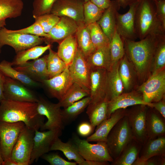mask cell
<instances>
[{"mask_svg":"<svg viewBox=\"0 0 165 165\" xmlns=\"http://www.w3.org/2000/svg\"><path fill=\"white\" fill-rule=\"evenodd\" d=\"M164 33L151 34L138 41L122 38L125 54L133 65L141 82L151 75L155 50L160 37Z\"/></svg>","mask_w":165,"mask_h":165,"instance_id":"1","label":"cell"},{"mask_svg":"<svg viewBox=\"0 0 165 165\" xmlns=\"http://www.w3.org/2000/svg\"><path fill=\"white\" fill-rule=\"evenodd\" d=\"M37 103L4 99L0 102V121L22 122L29 129L38 130L44 123L45 116L37 110Z\"/></svg>","mask_w":165,"mask_h":165,"instance_id":"2","label":"cell"},{"mask_svg":"<svg viewBox=\"0 0 165 165\" xmlns=\"http://www.w3.org/2000/svg\"><path fill=\"white\" fill-rule=\"evenodd\" d=\"M135 28L140 40L151 34L165 31L157 18L156 9L148 0L139 2L135 14Z\"/></svg>","mask_w":165,"mask_h":165,"instance_id":"3","label":"cell"},{"mask_svg":"<svg viewBox=\"0 0 165 165\" xmlns=\"http://www.w3.org/2000/svg\"><path fill=\"white\" fill-rule=\"evenodd\" d=\"M133 139L127 118L125 116L120 119L109 133L106 143L111 156L114 160Z\"/></svg>","mask_w":165,"mask_h":165,"instance_id":"4","label":"cell"},{"mask_svg":"<svg viewBox=\"0 0 165 165\" xmlns=\"http://www.w3.org/2000/svg\"><path fill=\"white\" fill-rule=\"evenodd\" d=\"M45 41V38L37 35L12 32L5 26L0 31V53L5 45L13 47L16 53L38 46Z\"/></svg>","mask_w":165,"mask_h":165,"instance_id":"5","label":"cell"},{"mask_svg":"<svg viewBox=\"0 0 165 165\" xmlns=\"http://www.w3.org/2000/svg\"><path fill=\"white\" fill-rule=\"evenodd\" d=\"M148 106L138 105L127 109L125 116L127 117L133 139L142 145L148 139L146 116Z\"/></svg>","mask_w":165,"mask_h":165,"instance_id":"6","label":"cell"},{"mask_svg":"<svg viewBox=\"0 0 165 165\" xmlns=\"http://www.w3.org/2000/svg\"><path fill=\"white\" fill-rule=\"evenodd\" d=\"M72 140L76 145L79 154L85 160L111 163L113 161L106 142L98 141L96 144H91L86 140L80 138L75 134L73 135Z\"/></svg>","mask_w":165,"mask_h":165,"instance_id":"7","label":"cell"},{"mask_svg":"<svg viewBox=\"0 0 165 165\" xmlns=\"http://www.w3.org/2000/svg\"><path fill=\"white\" fill-rule=\"evenodd\" d=\"M25 126L22 122L0 121V154L3 161L10 158L13 149Z\"/></svg>","mask_w":165,"mask_h":165,"instance_id":"8","label":"cell"},{"mask_svg":"<svg viewBox=\"0 0 165 165\" xmlns=\"http://www.w3.org/2000/svg\"><path fill=\"white\" fill-rule=\"evenodd\" d=\"M144 101L150 104L165 97V71L163 69L148 78L138 87Z\"/></svg>","mask_w":165,"mask_h":165,"instance_id":"9","label":"cell"},{"mask_svg":"<svg viewBox=\"0 0 165 165\" xmlns=\"http://www.w3.org/2000/svg\"><path fill=\"white\" fill-rule=\"evenodd\" d=\"M37 103V110L38 113L45 116L47 121L40 128L41 131L46 130H62L64 128L61 107L58 104L52 103L39 97Z\"/></svg>","mask_w":165,"mask_h":165,"instance_id":"10","label":"cell"},{"mask_svg":"<svg viewBox=\"0 0 165 165\" xmlns=\"http://www.w3.org/2000/svg\"><path fill=\"white\" fill-rule=\"evenodd\" d=\"M35 133L34 131L25 126L13 149L10 158L20 165H29Z\"/></svg>","mask_w":165,"mask_h":165,"instance_id":"11","label":"cell"},{"mask_svg":"<svg viewBox=\"0 0 165 165\" xmlns=\"http://www.w3.org/2000/svg\"><path fill=\"white\" fill-rule=\"evenodd\" d=\"M61 133L62 130H60L35 131L29 165L32 164L35 161H37L43 155L51 151L52 145L61 135Z\"/></svg>","mask_w":165,"mask_h":165,"instance_id":"12","label":"cell"},{"mask_svg":"<svg viewBox=\"0 0 165 165\" xmlns=\"http://www.w3.org/2000/svg\"><path fill=\"white\" fill-rule=\"evenodd\" d=\"M138 1L134 2L130 5L126 13H116V30L122 38L134 40L138 38L135 28V14Z\"/></svg>","mask_w":165,"mask_h":165,"instance_id":"13","label":"cell"},{"mask_svg":"<svg viewBox=\"0 0 165 165\" xmlns=\"http://www.w3.org/2000/svg\"><path fill=\"white\" fill-rule=\"evenodd\" d=\"M74 82L68 66L61 73L53 78L44 79L41 82L49 95L61 101Z\"/></svg>","mask_w":165,"mask_h":165,"instance_id":"14","label":"cell"},{"mask_svg":"<svg viewBox=\"0 0 165 165\" xmlns=\"http://www.w3.org/2000/svg\"><path fill=\"white\" fill-rule=\"evenodd\" d=\"M3 94L6 99L33 103L38 101L39 97L22 83L6 76Z\"/></svg>","mask_w":165,"mask_h":165,"instance_id":"15","label":"cell"},{"mask_svg":"<svg viewBox=\"0 0 165 165\" xmlns=\"http://www.w3.org/2000/svg\"><path fill=\"white\" fill-rule=\"evenodd\" d=\"M84 2L82 0H56L50 13L59 17H70L79 24L83 22Z\"/></svg>","mask_w":165,"mask_h":165,"instance_id":"16","label":"cell"},{"mask_svg":"<svg viewBox=\"0 0 165 165\" xmlns=\"http://www.w3.org/2000/svg\"><path fill=\"white\" fill-rule=\"evenodd\" d=\"M68 69L74 82L90 90L91 69L78 47Z\"/></svg>","mask_w":165,"mask_h":165,"instance_id":"17","label":"cell"},{"mask_svg":"<svg viewBox=\"0 0 165 165\" xmlns=\"http://www.w3.org/2000/svg\"><path fill=\"white\" fill-rule=\"evenodd\" d=\"M107 72L103 68L91 69L90 104H97L106 99Z\"/></svg>","mask_w":165,"mask_h":165,"instance_id":"18","label":"cell"},{"mask_svg":"<svg viewBox=\"0 0 165 165\" xmlns=\"http://www.w3.org/2000/svg\"><path fill=\"white\" fill-rule=\"evenodd\" d=\"M138 105H143L152 107V103L145 102L141 94L138 90H132L123 93L120 95L108 101L107 118L117 109L127 108L128 107Z\"/></svg>","mask_w":165,"mask_h":165,"instance_id":"19","label":"cell"},{"mask_svg":"<svg viewBox=\"0 0 165 165\" xmlns=\"http://www.w3.org/2000/svg\"><path fill=\"white\" fill-rule=\"evenodd\" d=\"M47 55L14 68L33 80L39 82L49 79L47 68Z\"/></svg>","mask_w":165,"mask_h":165,"instance_id":"20","label":"cell"},{"mask_svg":"<svg viewBox=\"0 0 165 165\" xmlns=\"http://www.w3.org/2000/svg\"><path fill=\"white\" fill-rule=\"evenodd\" d=\"M57 23L48 33L49 42H57L59 44L68 36L75 34L78 27L77 23L72 19L66 16L60 17Z\"/></svg>","mask_w":165,"mask_h":165,"instance_id":"21","label":"cell"},{"mask_svg":"<svg viewBox=\"0 0 165 165\" xmlns=\"http://www.w3.org/2000/svg\"><path fill=\"white\" fill-rule=\"evenodd\" d=\"M126 108L117 109L112 113L110 117L102 121L97 126L94 133L86 139L90 141H106L107 137L117 123L125 116Z\"/></svg>","mask_w":165,"mask_h":165,"instance_id":"22","label":"cell"},{"mask_svg":"<svg viewBox=\"0 0 165 165\" xmlns=\"http://www.w3.org/2000/svg\"><path fill=\"white\" fill-rule=\"evenodd\" d=\"M146 123L148 138L165 135V118L154 108L148 106Z\"/></svg>","mask_w":165,"mask_h":165,"instance_id":"23","label":"cell"},{"mask_svg":"<svg viewBox=\"0 0 165 165\" xmlns=\"http://www.w3.org/2000/svg\"><path fill=\"white\" fill-rule=\"evenodd\" d=\"M156 155L165 156V135L148 138L142 145L138 157L135 161H145Z\"/></svg>","mask_w":165,"mask_h":165,"instance_id":"24","label":"cell"},{"mask_svg":"<svg viewBox=\"0 0 165 165\" xmlns=\"http://www.w3.org/2000/svg\"><path fill=\"white\" fill-rule=\"evenodd\" d=\"M86 61L91 69L103 68L109 71L112 68L109 46L95 49Z\"/></svg>","mask_w":165,"mask_h":165,"instance_id":"25","label":"cell"},{"mask_svg":"<svg viewBox=\"0 0 165 165\" xmlns=\"http://www.w3.org/2000/svg\"><path fill=\"white\" fill-rule=\"evenodd\" d=\"M118 7L116 2H111L110 6L105 9L101 17L97 22L110 41L116 29V13Z\"/></svg>","mask_w":165,"mask_h":165,"instance_id":"26","label":"cell"},{"mask_svg":"<svg viewBox=\"0 0 165 165\" xmlns=\"http://www.w3.org/2000/svg\"><path fill=\"white\" fill-rule=\"evenodd\" d=\"M118 72L122 81L123 89L129 92L138 79L135 70L125 54L119 62Z\"/></svg>","mask_w":165,"mask_h":165,"instance_id":"27","label":"cell"},{"mask_svg":"<svg viewBox=\"0 0 165 165\" xmlns=\"http://www.w3.org/2000/svg\"><path fill=\"white\" fill-rule=\"evenodd\" d=\"M119 61L107 72L106 99L109 101L123 93V86L118 72Z\"/></svg>","mask_w":165,"mask_h":165,"instance_id":"28","label":"cell"},{"mask_svg":"<svg viewBox=\"0 0 165 165\" xmlns=\"http://www.w3.org/2000/svg\"><path fill=\"white\" fill-rule=\"evenodd\" d=\"M142 145L133 139L119 155L111 162V165H132L138 157Z\"/></svg>","mask_w":165,"mask_h":165,"instance_id":"29","label":"cell"},{"mask_svg":"<svg viewBox=\"0 0 165 165\" xmlns=\"http://www.w3.org/2000/svg\"><path fill=\"white\" fill-rule=\"evenodd\" d=\"M0 71L5 76L17 80L25 86L38 87L41 84L35 81L26 75L12 67L11 62L4 60L0 63Z\"/></svg>","mask_w":165,"mask_h":165,"instance_id":"30","label":"cell"},{"mask_svg":"<svg viewBox=\"0 0 165 165\" xmlns=\"http://www.w3.org/2000/svg\"><path fill=\"white\" fill-rule=\"evenodd\" d=\"M50 150L61 151L69 160H74L79 165H81L85 160L79 154L76 145L72 140L64 143L59 137L52 145Z\"/></svg>","mask_w":165,"mask_h":165,"instance_id":"31","label":"cell"},{"mask_svg":"<svg viewBox=\"0 0 165 165\" xmlns=\"http://www.w3.org/2000/svg\"><path fill=\"white\" fill-rule=\"evenodd\" d=\"M78 47L75 34L68 36L59 43L57 53L67 66L72 63Z\"/></svg>","mask_w":165,"mask_h":165,"instance_id":"32","label":"cell"},{"mask_svg":"<svg viewBox=\"0 0 165 165\" xmlns=\"http://www.w3.org/2000/svg\"><path fill=\"white\" fill-rule=\"evenodd\" d=\"M78 24V27L75 34L78 47L86 60L95 48L92 44L87 25L84 22Z\"/></svg>","mask_w":165,"mask_h":165,"instance_id":"33","label":"cell"},{"mask_svg":"<svg viewBox=\"0 0 165 165\" xmlns=\"http://www.w3.org/2000/svg\"><path fill=\"white\" fill-rule=\"evenodd\" d=\"M90 95L89 89L74 82L58 103L61 107L65 108L85 97L89 96Z\"/></svg>","mask_w":165,"mask_h":165,"instance_id":"34","label":"cell"},{"mask_svg":"<svg viewBox=\"0 0 165 165\" xmlns=\"http://www.w3.org/2000/svg\"><path fill=\"white\" fill-rule=\"evenodd\" d=\"M24 7L22 0H0V21L20 16Z\"/></svg>","mask_w":165,"mask_h":165,"instance_id":"35","label":"cell"},{"mask_svg":"<svg viewBox=\"0 0 165 165\" xmlns=\"http://www.w3.org/2000/svg\"><path fill=\"white\" fill-rule=\"evenodd\" d=\"M108 101L106 99L95 104H90L87 107L86 113L90 123L94 128L107 118Z\"/></svg>","mask_w":165,"mask_h":165,"instance_id":"36","label":"cell"},{"mask_svg":"<svg viewBox=\"0 0 165 165\" xmlns=\"http://www.w3.org/2000/svg\"><path fill=\"white\" fill-rule=\"evenodd\" d=\"M51 46L50 44L45 46H37L17 53L11 62L12 66L21 65L30 60L38 58L49 50Z\"/></svg>","mask_w":165,"mask_h":165,"instance_id":"37","label":"cell"},{"mask_svg":"<svg viewBox=\"0 0 165 165\" xmlns=\"http://www.w3.org/2000/svg\"><path fill=\"white\" fill-rule=\"evenodd\" d=\"M90 101V96L85 97L61 110L64 124L72 121L87 107Z\"/></svg>","mask_w":165,"mask_h":165,"instance_id":"38","label":"cell"},{"mask_svg":"<svg viewBox=\"0 0 165 165\" xmlns=\"http://www.w3.org/2000/svg\"><path fill=\"white\" fill-rule=\"evenodd\" d=\"M165 66V35L164 33L160 37L155 50L150 75H154L164 69Z\"/></svg>","mask_w":165,"mask_h":165,"instance_id":"39","label":"cell"},{"mask_svg":"<svg viewBox=\"0 0 165 165\" xmlns=\"http://www.w3.org/2000/svg\"><path fill=\"white\" fill-rule=\"evenodd\" d=\"M47 55V68L49 78H53L62 72L66 68L65 62L58 56L57 52L50 48Z\"/></svg>","mask_w":165,"mask_h":165,"instance_id":"40","label":"cell"},{"mask_svg":"<svg viewBox=\"0 0 165 165\" xmlns=\"http://www.w3.org/2000/svg\"><path fill=\"white\" fill-rule=\"evenodd\" d=\"M109 48L112 67L120 61L125 54L123 40L116 29L110 41Z\"/></svg>","mask_w":165,"mask_h":165,"instance_id":"41","label":"cell"},{"mask_svg":"<svg viewBox=\"0 0 165 165\" xmlns=\"http://www.w3.org/2000/svg\"><path fill=\"white\" fill-rule=\"evenodd\" d=\"M91 40L95 49L109 46L110 40L97 22L87 25Z\"/></svg>","mask_w":165,"mask_h":165,"instance_id":"42","label":"cell"},{"mask_svg":"<svg viewBox=\"0 0 165 165\" xmlns=\"http://www.w3.org/2000/svg\"><path fill=\"white\" fill-rule=\"evenodd\" d=\"M105 9L101 8L90 0L84 2L83 22L88 25L97 22L101 18Z\"/></svg>","mask_w":165,"mask_h":165,"instance_id":"43","label":"cell"},{"mask_svg":"<svg viewBox=\"0 0 165 165\" xmlns=\"http://www.w3.org/2000/svg\"><path fill=\"white\" fill-rule=\"evenodd\" d=\"M60 17L51 13L46 14L34 18L35 22L39 24L44 32L48 34L57 23Z\"/></svg>","mask_w":165,"mask_h":165,"instance_id":"44","label":"cell"},{"mask_svg":"<svg viewBox=\"0 0 165 165\" xmlns=\"http://www.w3.org/2000/svg\"><path fill=\"white\" fill-rule=\"evenodd\" d=\"M56 0H34L32 4V14L34 18L50 13Z\"/></svg>","mask_w":165,"mask_h":165,"instance_id":"45","label":"cell"},{"mask_svg":"<svg viewBox=\"0 0 165 165\" xmlns=\"http://www.w3.org/2000/svg\"><path fill=\"white\" fill-rule=\"evenodd\" d=\"M12 32H18L25 34L37 35L45 38V41L48 40L50 38L49 35L45 33L41 26L35 22L29 26L17 30H10Z\"/></svg>","mask_w":165,"mask_h":165,"instance_id":"46","label":"cell"},{"mask_svg":"<svg viewBox=\"0 0 165 165\" xmlns=\"http://www.w3.org/2000/svg\"><path fill=\"white\" fill-rule=\"evenodd\" d=\"M41 157L48 162L51 165H76V162L67 161L56 153H46Z\"/></svg>","mask_w":165,"mask_h":165,"instance_id":"47","label":"cell"},{"mask_svg":"<svg viewBox=\"0 0 165 165\" xmlns=\"http://www.w3.org/2000/svg\"><path fill=\"white\" fill-rule=\"evenodd\" d=\"M156 14L157 18L163 28L165 30V1L164 0L156 1Z\"/></svg>","mask_w":165,"mask_h":165,"instance_id":"48","label":"cell"},{"mask_svg":"<svg viewBox=\"0 0 165 165\" xmlns=\"http://www.w3.org/2000/svg\"><path fill=\"white\" fill-rule=\"evenodd\" d=\"M165 156L156 155L144 161H135L132 165H165Z\"/></svg>","mask_w":165,"mask_h":165,"instance_id":"49","label":"cell"},{"mask_svg":"<svg viewBox=\"0 0 165 165\" xmlns=\"http://www.w3.org/2000/svg\"><path fill=\"white\" fill-rule=\"evenodd\" d=\"M90 123L83 122L80 123L77 128V132L81 136H88L93 132L95 129Z\"/></svg>","mask_w":165,"mask_h":165,"instance_id":"50","label":"cell"},{"mask_svg":"<svg viewBox=\"0 0 165 165\" xmlns=\"http://www.w3.org/2000/svg\"><path fill=\"white\" fill-rule=\"evenodd\" d=\"M152 108H154L165 118V97L158 101L152 103Z\"/></svg>","mask_w":165,"mask_h":165,"instance_id":"51","label":"cell"},{"mask_svg":"<svg viewBox=\"0 0 165 165\" xmlns=\"http://www.w3.org/2000/svg\"><path fill=\"white\" fill-rule=\"evenodd\" d=\"M90 1L99 7L105 9L110 6V0H90Z\"/></svg>","mask_w":165,"mask_h":165,"instance_id":"52","label":"cell"},{"mask_svg":"<svg viewBox=\"0 0 165 165\" xmlns=\"http://www.w3.org/2000/svg\"><path fill=\"white\" fill-rule=\"evenodd\" d=\"M5 78L6 76L0 71V102L5 99L3 91Z\"/></svg>","mask_w":165,"mask_h":165,"instance_id":"53","label":"cell"},{"mask_svg":"<svg viewBox=\"0 0 165 165\" xmlns=\"http://www.w3.org/2000/svg\"><path fill=\"white\" fill-rule=\"evenodd\" d=\"M109 162H99L94 161L84 160L81 165H108Z\"/></svg>","mask_w":165,"mask_h":165,"instance_id":"54","label":"cell"},{"mask_svg":"<svg viewBox=\"0 0 165 165\" xmlns=\"http://www.w3.org/2000/svg\"><path fill=\"white\" fill-rule=\"evenodd\" d=\"M2 165H20V164L11 158L3 161Z\"/></svg>","mask_w":165,"mask_h":165,"instance_id":"55","label":"cell"},{"mask_svg":"<svg viewBox=\"0 0 165 165\" xmlns=\"http://www.w3.org/2000/svg\"><path fill=\"white\" fill-rule=\"evenodd\" d=\"M6 25V20L0 21V31L1 28Z\"/></svg>","mask_w":165,"mask_h":165,"instance_id":"56","label":"cell"},{"mask_svg":"<svg viewBox=\"0 0 165 165\" xmlns=\"http://www.w3.org/2000/svg\"><path fill=\"white\" fill-rule=\"evenodd\" d=\"M3 162V160L0 154V165H2V163Z\"/></svg>","mask_w":165,"mask_h":165,"instance_id":"57","label":"cell"},{"mask_svg":"<svg viewBox=\"0 0 165 165\" xmlns=\"http://www.w3.org/2000/svg\"><path fill=\"white\" fill-rule=\"evenodd\" d=\"M134 0H123L124 3L127 2H131Z\"/></svg>","mask_w":165,"mask_h":165,"instance_id":"58","label":"cell"},{"mask_svg":"<svg viewBox=\"0 0 165 165\" xmlns=\"http://www.w3.org/2000/svg\"><path fill=\"white\" fill-rule=\"evenodd\" d=\"M83 1H84L85 2H87L88 1H90V0H82Z\"/></svg>","mask_w":165,"mask_h":165,"instance_id":"59","label":"cell"},{"mask_svg":"<svg viewBox=\"0 0 165 165\" xmlns=\"http://www.w3.org/2000/svg\"><path fill=\"white\" fill-rule=\"evenodd\" d=\"M120 0L123 3H124L123 0Z\"/></svg>","mask_w":165,"mask_h":165,"instance_id":"60","label":"cell"}]
</instances>
